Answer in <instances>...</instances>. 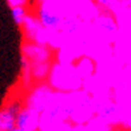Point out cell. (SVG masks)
I'll use <instances>...</instances> for the list:
<instances>
[{"mask_svg":"<svg viewBox=\"0 0 131 131\" xmlns=\"http://www.w3.org/2000/svg\"><path fill=\"white\" fill-rule=\"evenodd\" d=\"M29 11L27 9V7H16V8H11V15L12 19L19 27H21V24L24 23L26 17L28 16Z\"/></svg>","mask_w":131,"mask_h":131,"instance_id":"ffe728a7","label":"cell"},{"mask_svg":"<svg viewBox=\"0 0 131 131\" xmlns=\"http://www.w3.org/2000/svg\"><path fill=\"white\" fill-rule=\"evenodd\" d=\"M39 122L40 112L24 104L16 115V127L26 131H36L39 128Z\"/></svg>","mask_w":131,"mask_h":131,"instance_id":"7c38bea8","label":"cell"},{"mask_svg":"<svg viewBox=\"0 0 131 131\" xmlns=\"http://www.w3.org/2000/svg\"><path fill=\"white\" fill-rule=\"evenodd\" d=\"M112 15L115 17L119 29H130L131 31V8L122 7Z\"/></svg>","mask_w":131,"mask_h":131,"instance_id":"e0dca14e","label":"cell"},{"mask_svg":"<svg viewBox=\"0 0 131 131\" xmlns=\"http://www.w3.org/2000/svg\"><path fill=\"white\" fill-rule=\"evenodd\" d=\"M9 8H16V7H27L29 0H5Z\"/></svg>","mask_w":131,"mask_h":131,"instance_id":"44dd1931","label":"cell"},{"mask_svg":"<svg viewBox=\"0 0 131 131\" xmlns=\"http://www.w3.org/2000/svg\"><path fill=\"white\" fill-rule=\"evenodd\" d=\"M84 126H86L87 131H112V127L108 126L107 123H104L102 119H99L96 115L92 116Z\"/></svg>","mask_w":131,"mask_h":131,"instance_id":"ac0fdd59","label":"cell"},{"mask_svg":"<svg viewBox=\"0 0 131 131\" xmlns=\"http://www.w3.org/2000/svg\"><path fill=\"white\" fill-rule=\"evenodd\" d=\"M90 28H91V44H90V47L92 44L112 46V43H114V40L118 35V31H119L114 15L107 12V11H102L100 12V15L90 24Z\"/></svg>","mask_w":131,"mask_h":131,"instance_id":"3957f363","label":"cell"},{"mask_svg":"<svg viewBox=\"0 0 131 131\" xmlns=\"http://www.w3.org/2000/svg\"><path fill=\"white\" fill-rule=\"evenodd\" d=\"M23 107V103L17 99L5 102L0 108V131H11L16 127V115Z\"/></svg>","mask_w":131,"mask_h":131,"instance_id":"8fae6325","label":"cell"},{"mask_svg":"<svg viewBox=\"0 0 131 131\" xmlns=\"http://www.w3.org/2000/svg\"><path fill=\"white\" fill-rule=\"evenodd\" d=\"M47 84L53 91L68 94V92L82 90L83 79L79 76L74 63L63 64L58 62H52L50 75L47 78Z\"/></svg>","mask_w":131,"mask_h":131,"instance_id":"6da1fadb","label":"cell"},{"mask_svg":"<svg viewBox=\"0 0 131 131\" xmlns=\"http://www.w3.org/2000/svg\"><path fill=\"white\" fill-rule=\"evenodd\" d=\"M95 2L102 8V11H107L110 14H115L119 8L123 7L121 0H95Z\"/></svg>","mask_w":131,"mask_h":131,"instance_id":"d6986e66","label":"cell"},{"mask_svg":"<svg viewBox=\"0 0 131 131\" xmlns=\"http://www.w3.org/2000/svg\"><path fill=\"white\" fill-rule=\"evenodd\" d=\"M52 62H38V63H31V75L34 83H41L47 82V78L50 75Z\"/></svg>","mask_w":131,"mask_h":131,"instance_id":"9a60e30c","label":"cell"},{"mask_svg":"<svg viewBox=\"0 0 131 131\" xmlns=\"http://www.w3.org/2000/svg\"><path fill=\"white\" fill-rule=\"evenodd\" d=\"M95 115L99 119H102L108 126H111L112 128L121 126V108L114 100V98H110L104 102L99 103L95 107Z\"/></svg>","mask_w":131,"mask_h":131,"instance_id":"30bf717a","label":"cell"},{"mask_svg":"<svg viewBox=\"0 0 131 131\" xmlns=\"http://www.w3.org/2000/svg\"><path fill=\"white\" fill-rule=\"evenodd\" d=\"M34 14L48 31H60L66 19L62 0H35Z\"/></svg>","mask_w":131,"mask_h":131,"instance_id":"7a4b0ae2","label":"cell"},{"mask_svg":"<svg viewBox=\"0 0 131 131\" xmlns=\"http://www.w3.org/2000/svg\"><path fill=\"white\" fill-rule=\"evenodd\" d=\"M11 131H26V130H21V128H19V127H15V128H12ZM38 131V130H36Z\"/></svg>","mask_w":131,"mask_h":131,"instance_id":"603a6c76","label":"cell"},{"mask_svg":"<svg viewBox=\"0 0 131 131\" xmlns=\"http://www.w3.org/2000/svg\"><path fill=\"white\" fill-rule=\"evenodd\" d=\"M102 12L95 0H76V16L83 23H92Z\"/></svg>","mask_w":131,"mask_h":131,"instance_id":"4fadbf2b","label":"cell"},{"mask_svg":"<svg viewBox=\"0 0 131 131\" xmlns=\"http://www.w3.org/2000/svg\"><path fill=\"white\" fill-rule=\"evenodd\" d=\"M21 31L24 40L48 46V38H50L48 29L41 24L34 12H29L28 16L26 17L24 23L21 24Z\"/></svg>","mask_w":131,"mask_h":131,"instance_id":"8992f818","label":"cell"},{"mask_svg":"<svg viewBox=\"0 0 131 131\" xmlns=\"http://www.w3.org/2000/svg\"><path fill=\"white\" fill-rule=\"evenodd\" d=\"M112 56L123 67H131V31L119 29L112 43Z\"/></svg>","mask_w":131,"mask_h":131,"instance_id":"52a82bcc","label":"cell"},{"mask_svg":"<svg viewBox=\"0 0 131 131\" xmlns=\"http://www.w3.org/2000/svg\"><path fill=\"white\" fill-rule=\"evenodd\" d=\"M74 64H75V68H76V71H78L79 76L83 80L90 78V76H92L95 72H96V63H95L94 59L91 56H88V55L80 56Z\"/></svg>","mask_w":131,"mask_h":131,"instance_id":"5bb4252c","label":"cell"},{"mask_svg":"<svg viewBox=\"0 0 131 131\" xmlns=\"http://www.w3.org/2000/svg\"><path fill=\"white\" fill-rule=\"evenodd\" d=\"M68 106H70V123L86 124L92 116H95V110L92 106L91 95L84 90L68 92Z\"/></svg>","mask_w":131,"mask_h":131,"instance_id":"277c9868","label":"cell"},{"mask_svg":"<svg viewBox=\"0 0 131 131\" xmlns=\"http://www.w3.org/2000/svg\"><path fill=\"white\" fill-rule=\"evenodd\" d=\"M21 56L27 58L31 63L51 62L53 58V51L46 44H38L34 41L24 40L21 44Z\"/></svg>","mask_w":131,"mask_h":131,"instance_id":"9c48e42d","label":"cell"},{"mask_svg":"<svg viewBox=\"0 0 131 131\" xmlns=\"http://www.w3.org/2000/svg\"><path fill=\"white\" fill-rule=\"evenodd\" d=\"M121 3H122L123 7H128V8H131V0H121Z\"/></svg>","mask_w":131,"mask_h":131,"instance_id":"7402d4cb","label":"cell"},{"mask_svg":"<svg viewBox=\"0 0 131 131\" xmlns=\"http://www.w3.org/2000/svg\"><path fill=\"white\" fill-rule=\"evenodd\" d=\"M20 82L26 90H28L29 87H32L35 84L32 75H31V62L24 56H21L20 59Z\"/></svg>","mask_w":131,"mask_h":131,"instance_id":"2e32d148","label":"cell"},{"mask_svg":"<svg viewBox=\"0 0 131 131\" xmlns=\"http://www.w3.org/2000/svg\"><path fill=\"white\" fill-rule=\"evenodd\" d=\"M112 98L121 106L131 102V67H123L112 86Z\"/></svg>","mask_w":131,"mask_h":131,"instance_id":"ba28073f","label":"cell"},{"mask_svg":"<svg viewBox=\"0 0 131 131\" xmlns=\"http://www.w3.org/2000/svg\"><path fill=\"white\" fill-rule=\"evenodd\" d=\"M53 94H55V91L47 84V82L35 83L32 87L27 90V94L24 96V106L31 107L41 114L52 102Z\"/></svg>","mask_w":131,"mask_h":131,"instance_id":"5b68a950","label":"cell"}]
</instances>
